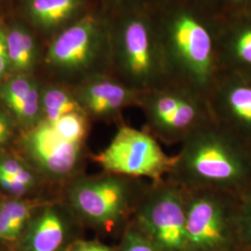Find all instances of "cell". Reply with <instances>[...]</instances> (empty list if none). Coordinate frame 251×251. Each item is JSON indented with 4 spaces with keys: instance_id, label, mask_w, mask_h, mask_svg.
Wrapping results in <instances>:
<instances>
[{
    "instance_id": "obj_20",
    "label": "cell",
    "mask_w": 251,
    "mask_h": 251,
    "mask_svg": "<svg viewBox=\"0 0 251 251\" xmlns=\"http://www.w3.org/2000/svg\"><path fill=\"white\" fill-rule=\"evenodd\" d=\"M35 81L24 75L11 77L0 86V99L11 110L25 98Z\"/></svg>"
},
{
    "instance_id": "obj_27",
    "label": "cell",
    "mask_w": 251,
    "mask_h": 251,
    "mask_svg": "<svg viewBox=\"0 0 251 251\" xmlns=\"http://www.w3.org/2000/svg\"><path fill=\"white\" fill-rule=\"evenodd\" d=\"M63 251H114L107 246L94 241L78 240L71 243Z\"/></svg>"
},
{
    "instance_id": "obj_15",
    "label": "cell",
    "mask_w": 251,
    "mask_h": 251,
    "mask_svg": "<svg viewBox=\"0 0 251 251\" xmlns=\"http://www.w3.org/2000/svg\"><path fill=\"white\" fill-rule=\"evenodd\" d=\"M10 71L30 72L36 63L37 56L36 41L26 27L14 24L7 29Z\"/></svg>"
},
{
    "instance_id": "obj_29",
    "label": "cell",
    "mask_w": 251,
    "mask_h": 251,
    "mask_svg": "<svg viewBox=\"0 0 251 251\" xmlns=\"http://www.w3.org/2000/svg\"><path fill=\"white\" fill-rule=\"evenodd\" d=\"M12 134V123L9 117L0 109V146L7 144Z\"/></svg>"
},
{
    "instance_id": "obj_9",
    "label": "cell",
    "mask_w": 251,
    "mask_h": 251,
    "mask_svg": "<svg viewBox=\"0 0 251 251\" xmlns=\"http://www.w3.org/2000/svg\"><path fill=\"white\" fill-rule=\"evenodd\" d=\"M206 97L212 121L251 145V75L220 71Z\"/></svg>"
},
{
    "instance_id": "obj_10",
    "label": "cell",
    "mask_w": 251,
    "mask_h": 251,
    "mask_svg": "<svg viewBox=\"0 0 251 251\" xmlns=\"http://www.w3.org/2000/svg\"><path fill=\"white\" fill-rule=\"evenodd\" d=\"M73 94L90 117L100 119H118L122 112L138 107L143 93L132 90L110 74L91 77L72 87Z\"/></svg>"
},
{
    "instance_id": "obj_2",
    "label": "cell",
    "mask_w": 251,
    "mask_h": 251,
    "mask_svg": "<svg viewBox=\"0 0 251 251\" xmlns=\"http://www.w3.org/2000/svg\"><path fill=\"white\" fill-rule=\"evenodd\" d=\"M168 179L186 190L240 197L251 186V145L212 120L182 142Z\"/></svg>"
},
{
    "instance_id": "obj_25",
    "label": "cell",
    "mask_w": 251,
    "mask_h": 251,
    "mask_svg": "<svg viewBox=\"0 0 251 251\" xmlns=\"http://www.w3.org/2000/svg\"><path fill=\"white\" fill-rule=\"evenodd\" d=\"M9 71L10 64L7 42V29L0 23V86Z\"/></svg>"
},
{
    "instance_id": "obj_8",
    "label": "cell",
    "mask_w": 251,
    "mask_h": 251,
    "mask_svg": "<svg viewBox=\"0 0 251 251\" xmlns=\"http://www.w3.org/2000/svg\"><path fill=\"white\" fill-rule=\"evenodd\" d=\"M131 223L164 251H186L184 189L168 178L150 181Z\"/></svg>"
},
{
    "instance_id": "obj_12",
    "label": "cell",
    "mask_w": 251,
    "mask_h": 251,
    "mask_svg": "<svg viewBox=\"0 0 251 251\" xmlns=\"http://www.w3.org/2000/svg\"><path fill=\"white\" fill-rule=\"evenodd\" d=\"M220 17V71L251 75V12Z\"/></svg>"
},
{
    "instance_id": "obj_11",
    "label": "cell",
    "mask_w": 251,
    "mask_h": 251,
    "mask_svg": "<svg viewBox=\"0 0 251 251\" xmlns=\"http://www.w3.org/2000/svg\"><path fill=\"white\" fill-rule=\"evenodd\" d=\"M25 146L42 171L56 177L66 176L75 169L82 149L81 144L63 140L46 120L29 131Z\"/></svg>"
},
{
    "instance_id": "obj_19",
    "label": "cell",
    "mask_w": 251,
    "mask_h": 251,
    "mask_svg": "<svg viewBox=\"0 0 251 251\" xmlns=\"http://www.w3.org/2000/svg\"><path fill=\"white\" fill-rule=\"evenodd\" d=\"M168 0H94L100 9L110 15L129 11L152 12Z\"/></svg>"
},
{
    "instance_id": "obj_30",
    "label": "cell",
    "mask_w": 251,
    "mask_h": 251,
    "mask_svg": "<svg viewBox=\"0 0 251 251\" xmlns=\"http://www.w3.org/2000/svg\"><path fill=\"white\" fill-rule=\"evenodd\" d=\"M192 4H195L200 8L207 9L218 14V8L220 4V0H186Z\"/></svg>"
},
{
    "instance_id": "obj_14",
    "label": "cell",
    "mask_w": 251,
    "mask_h": 251,
    "mask_svg": "<svg viewBox=\"0 0 251 251\" xmlns=\"http://www.w3.org/2000/svg\"><path fill=\"white\" fill-rule=\"evenodd\" d=\"M68 232V224L55 208L47 207L27 228L24 251H61Z\"/></svg>"
},
{
    "instance_id": "obj_16",
    "label": "cell",
    "mask_w": 251,
    "mask_h": 251,
    "mask_svg": "<svg viewBox=\"0 0 251 251\" xmlns=\"http://www.w3.org/2000/svg\"><path fill=\"white\" fill-rule=\"evenodd\" d=\"M41 111L50 124L72 112H84L72 90L55 86L46 89L41 94Z\"/></svg>"
},
{
    "instance_id": "obj_4",
    "label": "cell",
    "mask_w": 251,
    "mask_h": 251,
    "mask_svg": "<svg viewBox=\"0 0 251 251\" xmlns=\"http://www.w3.org/2000/svg\"><path fill=\"white\" fill-rule=\"evenodd\" d=\"M110 58L111 15L97 6L56 36L46 62L75 87L109 74Z\"/></svg>"
},
{
    "instance_id": "obj_17",
    "label": "cell",
    "mask_w": 251,
    "mask_h": 251,
    "mask_svg": "<svg viewBox=\"0 0 251 251\" xmlns=\"http://www.w3.org/2000/svg\"><path fill=\"white\" fill-rule=\"evenodd\" d=\"M50 125L53 127L54 131L64 141L83 144L88 132L89 117L83 111L72 112Z\"/></svg>"
},
{
    "instance_id": "obj_13",
    "label": "cell",
    "mask_w": 251,
    "mask_h": 251,
    "mask_svg": "<svg viewBox=\"0 0 251 251\" xmlns=\"http://www.w3.org/2000/svg\"><path fill=\"white\" fill-rule=\"evenodd\" d=\"M97 7L94 0H25L31 25L44 35H58Z\"/></svg>"
},
{
    "instance_id": "obj_24",
    "label": "cell",
    "mask_w": 251,
    "mask_h": 251,
    "mask_svg": "<svg viewBox=\"0 0 251 251\" xmlns=\"http://www.w3.org/2000/svg\"><path fill=\"white\" fill-rule=\"evenodd\" d=\"M243 12H251V0H220L219 15L228 16Z\"/></svg>"
},
{
    "instance_id": "obj_21",
    "label": "cell",
    "mask_w": 251,
    "mask_h": 251,
    "mask_svg": "<svg viewBox=\"0 0 251 251\" xmlns=\"http://www.w3.org/2000/svg\"><path fill=\"white\" fill-rule=\"evenodd\" d=\"M11 111L24 125H32L36 122L41 111V94L36 82L25 98L12 108Z\"/></svg>"
},
{
    "instance_id": "obj_28",
    "label": "cell",
    "mask_w": 251,
    "mask_h": 251,
    "mask_svg": "<svg viewBox=\"0 0 251 251\" xmlns=\"http://www.w3.org/2000/svg\"><path fill=\"white\" fill-rule=\"evenodd\" d=\"M24 168L18 161L10 158L0 159V175L14 177L22 171H25Z\"/></svg>"
},
{
    "instance_id": "obj_3",
    "label": "cell",
    "mask_w": 251,
    "mask_h": 251,
    "mask_svg": "<svg viewBox=\"0 0 251 251\" xmlns=\"http://www.w3.org/2000/svg\"><path fill=\"white\" fill-rule=\"evenodd\" d=\"M109 74L142 93L169 82L152 12L111 15Z\"/></svg>"
},
{
    "instance_id": "obj_22",
    "label": "cell",
    "mask_w": 251,
    "mask_h": 251,
    "mask_svg": "<svg viewBox=\"0 0 251 251\" xmlns=\"http://www.w3.org/2000/svg\"><path fill=\"white\" fill-rule=\"evenodd\" d=\"M238 239L240 251H251V186L238 197Z\"/></svg>"
},
{
    "instance_id": "obj_5",
    "label": "cell",
    "mask_w": 251,
    "mask_h": 251,
    "mask_svg": "<svg viewBox=\"0 0 251 251\" xmlns=\"http://www.w3.org/2000/svg\"><path fill=\"white\" fill-rule=\"evenodd\" d=\"M149 180L105 172L76 178L68 190L69 206L81 220L112 229L131 222Z\"/></svg>"
},
{
    "instance_id": "obj_23",
    "label": "cell",
    "mask_w": 251,
    "mask_h": 251,
    "mask_svg": "<svg viewBox=\"0 0 251 251\" xmlns=\"http://www.w3.org/2000/svg\"><path fill=\"white\" fill-rule=\"evenodd\" d=\"M120 251H164L147 238L131 222L126 226Z\"/></svg>"
},
{
    "instance_id": "obj_18",
    "label": "cell",
    "mask_w": 251,
    "mask_h": 251,
    "mask_svg": "<svg viewBox=\"0 0 251 251\" xmlns=\"http://www.w3.org/2000/svg\"><path fill=\"white\" fill-rule=\"evenodd\" d=\"M1 209L6 213L10 224V239L18 238L25 226L28 223L31 212L35 206L26 201L10 200L0 204Z\"/></svg>"
},
{
    "instance_id": "obj_1",
    "label": "cell",
    "mask_w": 251,
    "mask_h": 251,
    "mask_svg": "<svg viewBox=\"0 0 251 251\" xmlns=\"http://www.w3.org/2000/svg\"><path fill=\"white\" fill-rule=\"evenodd\" d=\"M152 16L168 81L206 96L220 72V15L186 0H168Z\"/></svg>"
},
{
    "instance_id": "obj_6",
    "label": "cell",
    "mask_w": 251,
    "mask_h": 251,
    "mask_svg": "<svg viewBox=\"0 0 251 251\" xmlns=\"http://www.w3.org/2000/svg\"><path fill=\"white\" fill-rule=\"evenodd\" d=\"M186 251H240L238 197L211 190H186Z\"/></svg>"
},
{
    "instance_id": "obj_26",
    "label": "cell",
    "mask_w": 251,
    "mask_h": 251,
    "mask_svg": "<svg viewBox=\"0 0 251 251\" xmlns=\"http://www.w3.org/2000/svg\"><path fill=\"white\" fill-rule=\"evenodd\" d=\"M0 186L12 195L21 196L27 192L30 187L22 183L11 176L0 175Z\"/></svg>"
},
{
    "instance_id": "obj_7",
    "label": "cell",
    "mask_w": 251,
    "mask_h": 251,
    "mask_svg": "<svg viewBox=\"0 0 251 251\" xmlns=\"http://www.w3.org/2000/svg\"><path fill=\"white\" fill-rule=\"evenodd\" d=\"M92 159L105 172L130 178L157 181L170 174L174 155L163 150L160 143L146 129L121 122L117 132L101 152Z\"/></svg>"
}]
</instances>
